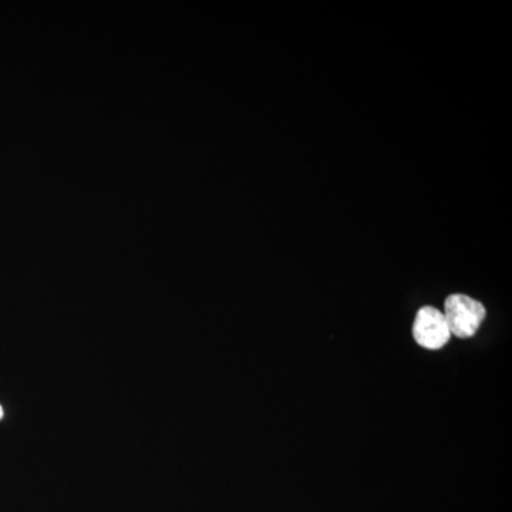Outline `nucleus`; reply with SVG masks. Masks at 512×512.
Here are the masks:
<instances>
[{
  "mask_svg": "<svg viewBox=\"0 0 512 512\" xmlns=\"http://www.w3.org/2000/svg\"><path fill=\"white\" fill-rule=\"evenodd\" d=\"M3 417V409H2V406H0V419H2Z\"/></svg>",
  "mask_w": 512,
  "mask_h": 512,
  "instance_id": "nucleus-3",
  "label": "nucleus"
},
{
  "mask_svg": "<svg viewBox=\"0 0 512 512\" xmlns=\"http://www.w3.org/2000/svg\"><path fill=\"white\" fill-rule=\"evenodd\" d=\"M414 340L424 349L437 350L451 338L444 313L433 306H424L417 312L413 325Z\"/></svg>",
  "mask_w": 512,
  "mask_h": 512,
  "instance_id": "nucleus-2",
  "label": "nucleus"
},
{
  "mask_svg": "<svg viewBox=\"0 0 512 512\" xmlns=\"http://www.w3.org/2000/svg\"><path fill=\"white\" fill-rule=\"evenodd\" d=\"M443 313L451 336L468 339L476 335L487 312L483 303L470 296L454 293L446 299Z\"/></svg>",
  "mask_w": 512,
  "mask_h": 512,
  "instance_id": "nucleus-1",
  "label": "nucleus"
}]
</instances>
